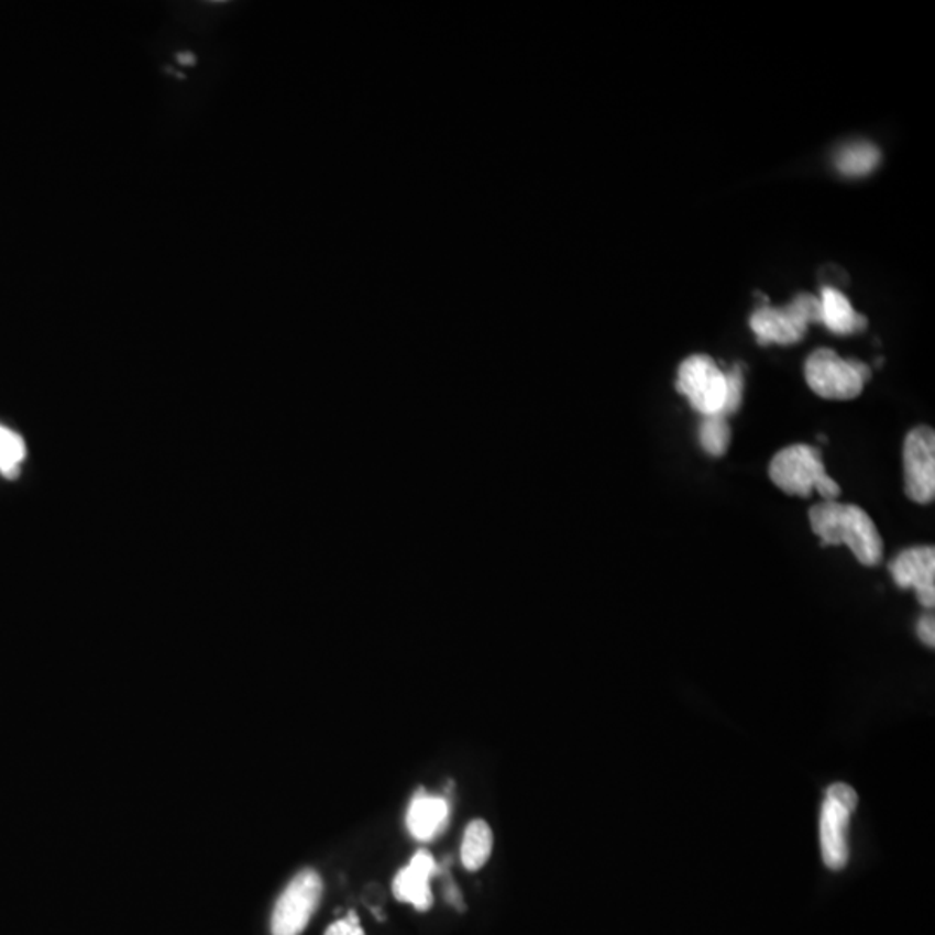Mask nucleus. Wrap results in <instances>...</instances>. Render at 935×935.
Masks as SVG:
<instances>
[{
	"mask_svg": "<svg viewBox=\"0 0 935 935\" xmlns=\"http://www.w3.org/2000/svg\"><path fill=\"white\" fill-rule=\"evenodd\" d=\"M811 529L825 546L846 544L865 566H877L883 560V539L865 509L823 501L810 509Z\"/></svg>",
	"mask_w": 935,
	"mask_h": 935,
	"instance_id": "f257e3e1",
	"label": "nucleus"
},
{
	"mask_svg": "<svg viewBox=\"0 0 935 935\" xmlns=\"http://www.w3.org/2000/svg\"><path fill=\"white\" fill-rule=\"evenodd\" d=\"M769 479L789 496H813L814 491L825 501H837L842 488L826 473L820 449L807 443H793L781 449L769 463Z\"/></svg>",
	"mask_w": 935,
	"mask_h": 935,
	"instance_id": "f03ea898",
	"label": "nucleus"
},
{
	"mask_svg": "<svg viewBox=\"0 0 935 935\" xmlns=\"http://www.w3.org/2000/svg\"><path fill=\"white\" fill-rule=\"evenodd\" d=\"M811 391L826 400H853L870 382L871 367L856 359H842L832 349H817L804 366Z\"/></svg>",
	"mask_w": 935,
	"mask_h": 935,
	"instance_id": "7ed1b4c3",
	"label": "nucleus"
},
{
	"mask_svg": "<svg viewBox=\"0 0 935 935\" xmlns=\"http://www.w3.org/2000/svg\"><path fill=\"white\" fill-rule=\"evenodd\" d=\"M813 322H822V301L814 295L801 294L781 309L762 307L756 310L750 328L761 345H793L801 342Z\"/></svg>",
	"mask_w": 935,
	"mask_h": 935,
	"instance_id": "20e7f679",
	"label": "nucleus"
},
{
	"mask_svg": "<svg viewBox=\"0 0 935 935\" xmlns=\"http://www.w3.org/2000/svg\"><path fill=\"white\" fill-rule=\"evenodd\" d=\"M322 898V880L316 870H301L277 899L271 920L273 935H300Z\"/></svg>",
	"mask_w": 935,
	"mask_h": 935,
	"instance_id": "39448f33",
	"label": "nucleus"
},
{
	"mask_svg": "<svg viewBox=\"0 0 935 935\" xmlns=\"http://www.w3.org/2000/svg\"><path fill=\"white\" fill-rule=\"evenodd\" d=\"M675 391L688 397L700 415H721L726 400V373L708 355H692L678 370Z\"/></svg>",
	"mask_w": 935,
	"mask_h": 935,
	"instance_id": "423d86ee",
	"label": "nucleus"
},
{
	"mask_svg": "<svg viewBox=\"0 0 935 935\" xmlns=\"http://www.w3.org/2000/svg\"><path fill=\"white\" fill-rule=\"evenodd\" d=\"M858 795L855 790L844 783H835L826 792L823 802L820 838H822V855L826 867L842 870L849 859L847 849V825L850 814L856 810Z\"/></svg>",
	"mask_w": 935,
	"mask_h": 935,
	"instance_id": "0eeeda50",
	"label": "nucleus"
},
{
	"mask_svg": "<svg viewBox=\"0 0 935 935\" xmlns=\"http://www.w3.org/2000/svg\"><path fill=\"white\" fill-rule=\"evenodd\" d=\"M904 491L919 505H931L935 499V433L931 427L920 425L904 439Z\"/></svg>",
	"mask_w": 935,
	"mask_h": 935,
	"instance_id": "6e6552de",
	"label": "nucleus"
},
{
	"mask_svg": "<svg viewBox=\"0 0 935 935\" xmlns=\"http://www.w3.org/2000/svg\"><path fill=\"white\" fill-rule=\"evenodd\" d=\"M895 584L903 590H915L916 598L927 608L935 605V549L934 546L908 548L889 563Z\"/></svg>",
	"mask_w": 935,
	"mask_h": 935,
	"instance_id": "1a4fd4ad",
	"label": "nucleus"
},
{
	"mask_svg": "<svg viewBox=\"0 0 935 935\" xmlns=\"http://www.w3.org/2000/svg\"><path fill=\"white\" fill-rule=\"evenodd\" d=\"M436 873L437 865L433 856L428 850H418L413 856L411 862L395 877L392 891L403 903L411 904L418 911H428L433 906L430 879Z\"/></svg>",
	"mask_w": 935,
	"mask_h": 935,
	"instance_id": "9d476101",
	"label": "nucleus"
},
{
	"mask_svg": "<svg viewBox=\"0 0 935 935\" xmlns=\"http://www.w3.org/2000/svg\"><path fill=\"white\" fill-rule=\"evenodd\" d=\"M448 802L440 798L419 793L407 811V828L411 832L413 837L418 838V840H431L442 832L443 826L448 823Z\"/></svg>",
	"mask_w": 935,
	"mask_h": 935,
	"instance_id": "9b49d317",
	"label": "nucleus"
},
{
	"mask_svg": "<svg viewBox=\"0 0 935 935\" xmlns=\"http://www.w3.org/2000/svg\"><path fill=\"white\" fill-rule=\"evenodd\" d=\"M822 322L835 334H855L867 330L868 319L856 312L850 306L849 298L838 289L826 286L823 288Z\"/></svg>",
	"mask_w": 935,
	"mask_h": 935,
	"instance_id": "f8f14e48",
	"label": "nucleus"
},
{
	"mask_svg": "<svg viewBox=\"0 0 935 935\" xmlns=\"http://www.w3.org/2000/svg\"><path fill=\"white\" fill-rule=\"evenodd\" d=\"M493 829L484 820H473L464 829L461 861L470 871L481 870L493 853Z\"/></svg>",
	"mask_w": 935,
	"mask_h": 935,
	"instance_id": "ddd939ff",
	"label": "nucleus"
},
{
	"mask_svg": "<svg viewBox=\"0 0 935 935\" xmlns=\"http://www.w3.org/2000/svg\"><path fill=\"white\" fill-rule=\"evenodd\" d=\"M835 163H837L838 170L844 175H853V177L867 175L879 165L880 151L870 143L849 144V146L842 147L838 151Z\"/></svg>",
	"mask_w": 935,
	"mask_h": 935,
	"instance_id": "4468645a",
	"label": "nucleus"
},
{
	"mask_svg": "<svg viewBox=\"0 0 935 935\" xmlns=\"http://www.w3.org/2000/svg\"><path fill=\"white\" fill-rule=\"evenodd\" d=\"M700 443L707 454L721 458L728 451L732 443V427L728 419L721 415L705 416L700 427Z\"/></svg>",
	"mask_w": 935,
	"mask_h": 935,
	"instance_id": "2eb2a0df",
	"label": "nucleus"
},
{
	"mask_svg": "<svg viewBox=\"0 0 935 935\" xmlns=\"http://www.w3.org/2000/svg\"><path fill=\"white\" fill-rule=\"evenodd\" d=\"M26 446L21 436L9 428L0 427V473L14 481L20 476V463L25 460Z\"/></svg>",
	"mask_w": 935,
	"mask_h": 935,
	"instance_id": "dca6fc26",
	"label": "nucleus"
},
{
	"mask_svg": "<svg viewBox=\"0 0 935 935\" xmlns=\"http://www.w3.org/2000/svg\"><path fill=\"white\" fill-rule=\"evenodd\" d=\"M741 400H744V373H741V366H735L726 374V400H724L721 416L728 418L729 415H735L740 409Z\"/></svg>",
	"mask_w": 935,
	"mask_h": 935,
	"instance_id": "f3484780",
	"label": "nucleus"
},
{
	"mask_svg": "<svg viewBox=\"0 0 935 935\" xmlns=\"http://www.w3.org/2000/svg\"><path fill=\"white\" fill-rule=\"evenodd\" d=\"M324 935H366V932L362 928L359 916L354 911H350L345 919L331 923Z\"/></svg>",
	"mask_w": 935,
	"mask_h": 935,
	"instance_id": "a211bd4d",
	"label": "nucleus"
},
{
	"mask_svg": "<svg viewBox=\"0 0 935 935\" xmlns=\"http://www.w3.org/2000/svg\"><path fill=\"white\" fill-rule=\"evenodd\" d=\"M916 632H919V638L922 639L927 647L934 648L935 645V624L934 617H922L920 618L919 626H916Z\"/></svg>",
	"mask_w": 935,
	"mask_h": 935,
	"instance_id": "6ab92c4d",
	"label": "nucleus"
},
{
	"mask_svg": "<svg viewBox=\"0 0 935 935\" xmlns=\"http://www.w3.org/2000/svg\"><path fill=\"white\" fill-rule=\"evenodd\" d=\"M177 62L184 66H193L196 63L195 54L191 53H180L177 54Z\"/></svg>",
	"mask_w": 935,
	"mask_h": 935,
	"instance_id": "aec40b11",
	"label": "nucleus"
}]
</instances>
